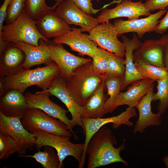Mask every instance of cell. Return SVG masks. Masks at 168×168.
Returning a JSON list of instances; mask_svg holds the SVG:
<instances>
[{
	"mask_svg": "<svg viewBox=\"0 0 168 168\" xmlns=\"http://www.w3.org/2000/svg\"><path fill=\"white\" fill-rule=\"evenodd\" d=\"M112 131L105 127L100 128L92 136L87 146V168H96L115 162H121L126 166L128 163L124 160L120 152L125 149V140L117 148Z\"/></svg>",
	"mask_w": 168,
	"mask_h": 168,
	"instance_id": "obj_1",
	"label": "cell"
},
{
	"mask_svg": "<svg viewBox=\"0 0 168 168\" xmlns=\"http://www.w3.org/2000/svg\"><path fill=\"white\" fill-rule=\"evenodd\" d=\"M60 73L58 67L54 61L43 67L23 68L13 75L4 77L5 88L7 91L16 89L23 94L27 88L36 85L44 91L52 86Z\"/></svg>",
	"mask_w": 168,
	"mask_h": 168,
	"instance_id": "obj_2",
	"label": "cell"
},
{
	"mask_svg": "<svg viewBox=\"0 0 168 168\" xmlns=\"http://www.w3.org/2000/svg\"><path fill=\"white\" fill-rule=\"evenodd\" d=\"M41 39L49 44L51 42L40 34L35 20L28 15L24 9L13 22L4 26L0 38V55L9 43L23 42L38 46Z\"/></svg>",
	"mask_w": 168,
	"mask_h": 168,
	"instance_id": "obj_3",
	"label": "cell"
},
{
	"mask_svg": "<svg viewBox=\"0 0 168 168\" xmlns=\"http://www.w3.org/2000/svg\"><path fill=\"white\" fill-rule=\"evenodd\" d=\"M92 60L77 68L65 81L66 85L76 101L84 106L89 97L105 80L103 76L93 70Z\"/></svg>",
	"mask_w": 168,
	"mask_h": 168,
	"instance_id": "obj_4",
	"label": "cell"
},
{
	"mask_svg": "<svg viewBox=\"0 0 168 168\" xmlns=\"http://www.w3.org/2000/svg\"><path fill=\"white\" fill-rule=\"evenodd\" d=\"M35 134V147L39 150L43 147L48 146L54 148L57 152L60 163L58 168L64 167L63 161L68 156L74 157L78 165L81 163L84 150V143L77 144L71 142L69 137L39 131Z\"/></svg>",
	"mask_w": 168,
	"mask_h": 168,
	"instance_id": "obj_5",
	"label": "cell"
},
{
	"mask_svg": "<svg viewBox=\"0 0 168 168\" xmlns=\"http://www.w3.org/2000/svg\"><path fill=\"white\" fill-rule=\"evenodd\" d=\"M42 110L29 108L22 118L21 122L25 128L30 132L41 131L48 133L70 138L72 133L67 128V125Z\"/></svg>",
	"mask_w": 168,
	"mask_h": 168,
	"instance_id": "obj_6",
	"label": "cell"
},
{
	"mask_svg": "<svg viewBox=\"0 0 168 168\" xmlns=\"http://www.w3.org/2000/svg\"><path fill=\"white\" fill-rule=\"evenodd\" d=\"M23 116H7L0 112V131L11 137L16 142L18 157L26 155L28 149L35 145V134L24 127L21 119Z\"/></svg>",
	"mask_w": 168,
	"mask_h": 168,
	"instance_id": "obj_7",
	"label": "cell"
},
{
	"mask_svg": "<svg viewBox=\"0 0 168 168\" xmlns=\"http://www.w3.org/2000/svg\"><path fill=\"white\" fill-rule=\"evenodd\" d=\"M136 116L135 108L128 106L124 111L114 116L95 119L82 117L83 129L85 135V140L84 143V150L82 163H84L85 162L86 149L93 135L100 128L105 125L110 123L112 124V127L114 129L118 128L123 124L132 127L133 123L129 121V119Z\"/></svg>",
	"mask_w": 168,
	"mask_h": 168,
	"instance_id": "obj_8",
	"label": "cell"
},
{
	"mask_svg": "<svg viewBox=\"0 0 168 168\" xmlns=\"http://www.w3.org/2000/svg\"><path fill=\"white\" fill-rule=\"evenodd\" d=\"M89 33V38L100 47L120 57L125 56L124 45L118 39L113 24L109 21L99 24Z\"/></svg>",
	"mask_w": 168,
	"mask_h": 168,
	"instance_id": "obj_9",
	"label": "cell"
},
{
	"mask_svg": "<svg viewBox=\"0 0 168 168\" xmlns=\"http://www.w3.org/2000/svg\"><path fill=\"white\" fill-rule=\"evenodd\" d=\"M43 91L56 96L66 105L72 117L70 124L67 126V128L72 132L75 139H77V137L72 129L75 126H80L83 128L81 116L82 106L76 101L67 87L65 81L59 75L50 87Z\"/></svg>",
	"mask_w": 168,
	"mask_h": 168,
	"instance_id": "obj_10",
	"label": "cell"
},
{
	"mask_svg": "<svg viewBox=\"0 0 168 168\" xmlns=\"http://www.w3.org/2000/svg\"><path fill=\"white\" fill-rule=\"evenodd\" d=\"M54 11L68 25L80 26L82 32H89L99 24L97 18L84 12L71 0L60 2Z\"/></svg>",
	"mask_w": 168,
	"mask_h": 168,
	"instance_id": "obj_11",
	"label": "cell"
},
{
	"mask_svg": "<svg viewBox=\"0 0 168 168\" xmlns=\"http://www.w3.org/2000/svg\"><path fill=\"white\" fill-rule=\"evenodd\" d=\"M150 12L141 1L122 0L113 8L103 9L97 18L99 24L121 17L132 20L138 19L141 16H148L151 14Z\"/></svg>",
	"mask_w": 168,
	"mask_h": 168,
	"instance_id": "obj_12",
	"label": "cell"
},
{
	"mask_svg": "<svg viewBox=\"0 0 168 168\" xmlns=\"http://www.w3.org/2000/svg\"><path fill=\"white\" fill-rule=\"evenodd\" d=\"M49 45L51 58L58 66L60 72L59 75L64 81L79 66L92 60L90 58L72 54L64 49L62 44H55L52 41Z\"/></svg>",
	"mask_w": 168,
	"mask_h": 168,
	"instance_id": "obj_13",
	"label": "cell"
},
{
	"mask_svg": "<svg viewBox=\"0 0 168 168\" xmlns=\"http://www.w3.org/2000/svg\"><path fill=\"white\" fill-rule=\"evenodd\" d=\"M166 9L160 10L144 18L128 20L117 19L113 24L118 35L133 32L137 33L138 38L141 39L145 33L155 31L159 23V20L166 14Z\"/></svg>",
	"mask_w": 168,
	"mask_h": 168,
	"instance_id": "obj_14",
	"label": "cell"
},
{
	"mask_svg": "<svg viewBox=\"0 0 168 168\" xmlns=\"http://www.w3.org/2000/svg\"><path fill=\"white\" fill-rule=\"evenodd\" d=\"M52 42L66 44L80 55H87L91 58L98 48L97 44L89 38L88 35L82 33L80 28H72L63 35L54 39Z\"/></svg>",
	"mask_w": 168,
	"mask_h": 168,
	"instance_id": "obj_15",
	"label": "cell"
},
{
	"mask_svg": "<svg viewBox=\"0 0 168 168\" xmlns=\"http://www.w3.org/2000/svg\"><path fill=\"white\" fill-rule=\"evenodd\" d=\"M50 94L42 91L34 94L27 92L24 95L29 109H40L48 114L62 121L67 126L71 122L66 116L68 111L49 99Z\"/></svg>",
	"mask_w": 168,
	"mask_h": 168,
	"instance_id": "obj_16",
	"label": "cell"
},
{
	"mask_svg": "<svg viewBox=\"0 0 168 168\" xmlns=\"http://www.w3.org/2000/svg\"><path fill=\"white\" fill-rule=\"evenodd\" d=\"M155 81L149 78L137 80L131 82L124 92H120L111 107L109 113L113 112L117 107L126 105L135 107L140 100L148 92Z\"/></svg>",
	"mask_w": 168,
	"mask_h": 168,
	"instance_id": "obj_17",
	"label": "cell"
},
{
	"mask_svg": "<svg viewBox=\"0 0 168 168\" xmlns=\"http://www.w3.org/2000/svg\"><path fill=\"white\" fill-rule=\"evenodd\" d=\"M154 91V84L135 107L138 110L139 117L134 126V133L138 132L143 133L148 126H159L161 124V114L158 112L154 114L152 111L151 103L153 101Z\"/></svg>",
	"mask_w": 168,
	"mask_h": 168,
	"instance_id": "obj_18",
	"label": "cell"
},
{
	"mask_svg": "<svg viewBox=\"0 0 168 168\" xmlns=\"http://www.w3.org/2000/svg\"><path fill=\"white\" fill-rule=\"evenodd\" d=\"M35 22L40 34L47 39L59 37L72 29L54 10L46 12Z\"/></svg>",
	"mask_w": 168,
	"mask_h": 168,
	"instance_id": "obj_19",
	"label": "cell"
},
{
	"mask_svg": "<svg viewBox=\"0 0 168 168\" xmlns=\"http://www.w3.org/2000/svg\"><path fill=\"white\" fill-rule=\"evenodd\" d=\"M25 55L23 68L29 69L33 66L44 64H48L53 61L50 57L49 44L41 39L39 45L35 46L23 42L15 44Z\"/></svg>",
	"mask_w": 168,
	"mask_h": 168,
	"instance_id": "obj_20",
	"label": "cell"
},
{
	"mask_svg": "<svg viewBox=\"0 0 168 168\" xmlns=\"http://www.w3.org/2000/svg\"><path fill=\"white\" fill-rule=\"evenodd\" d=\"M133 61H142L153 65L165 68L164 48L160 40L150 39L142 43L133 53Z\"/></svg>",
	"mask_w": 168,
	"mask_h": 168,
	"instance_id": "obj_21",
	"label": "cell"
},
{
	"mask_svg": "<svg viewBox=\"0 0 168 168\" xmlns=\"http://www.w3.org/2000/svg\"><path fill=\"white\" fill-rule=\"evenodd\" d=\"M0 56V77L12 76L23 69L25 55L15 44L9 43Z\"/></svg>",
	"mask_w": 168,
	"mask_h": 168,
	"instance_id": "obj_22",
	"label": "cell"
},
{
	"mask_svg": "<svg viewBox=\"0 0 168 168\" xmlns=\"http://www.w3.org/2000/svg\"><path fill=\"white\" fill-rule=\"evenodd\" d=\"M122 38L125 49V69L121 91L125 90L132 82L146 78L138 72L133 61V53L140 47L142 44L140 41L135 34H133L131 39L124 35L122 36Z\"/></svg>",
	"mask_w": 168,
	"mask_h": 168,
	"instance_id": "obj_23",
	"label": "cell"
},
{
	"mask_svg": "<svg viewBox=\"0 0 168 168\" xmlns=\"http://www.w3.org/2000/svg\"><path fill=\"white\" fill-rule=\"evenodd\" d=\"M29 108L23 94L16 89L8 90L0 97V112L7 116H23Z\"/></svg>",
	"mask_w": 168,
	"mask_h": 168,
	"instance_id": "obj_24",
	"label": "cell"
},
{
	"mask_svg": "<svg viewBox=\"0 0 168 168\" xmlns=\"http://www.w3.org/2000/svg\"><path fill=\"white\" fill-rule=\"evenodd\" d=\"M104 81L88 99L85 105L82 106L81 117L91 119L102 118L106 114L104 106L108 98L104 93Z\"/></svg>",
	"mask_w": 168,
	"mask_h": 168,
	"instance_id": "obj_25",
	"label": "cell"
},
{
	"mask_svg": "<svg viewBox=\"0 0 168 168\" xmlns=\"http://www.w3.org/2000/svg\"><path fill=\"white\" fill-rule=\"evenodd\" d=\"M43 151L38 150L32 155H23L19 157H32L40 163L44 168H58L60 163L57 154L54 152L53 148L46 146Z\"/></svg>",
	"mask_w": 168,
	"mask_h": 168,
	"instance_id": "obj_26",
	"label": "cell"
},
{
	"mask_svg": "<svg viewBox=\"0 0 168 168\" xmlns=\"http://www.w3.org/2000/svg\"><path fill=\"white\" fill-rule=\"evenodd\" d=\"M135 66L138 72L146 78L155 81L166 78L168 74L165 68H160L149 63L142 61H134Z\"/></svg>",
	"mask_w": 168,
	"mask_h": 168,
	"instance_id": "obj_27",
	"label": "cell"
},
{
	"mask_svg": "<svg viewBox=\"0 0 168 168\" xmlns=\"http://www.w3.org/2000/svg\"><path fill=\"white\" fill-rule=\"evenodd\" d=\"M124 77H106L104 83L107 90L109 97L106 100L104 106L105 114L109 113L111 106L114 103L120 92Z\"/></svg>",
	"mask_w": 168,
	"mask_h": 168,
	"instance_id": "obj_28",
	"label": "cell"
},
{
	"mask_svg": "<svg viewBox=\"0 0 168 168\" xmlns=\"http://www.w3.org/2000/svg\"><path fill=\"white\" fill-rule=\"evenodd\" d=\"M58 3L53 6L47 5L45 0H26L25 10L33 19L36 20L46 12L54 10Z\"/></svg>",
	"mask_w": 168,
	"mask_h": 168,
	"instance_id": "obj_29",
	"label": "cell"
},
{
	"mask_svg": "<svg viewBox=\"0 0 168 168\" xmlns=\"http://www.w3.org/2000/svg\"><path fill=\"white\" fill-rule=\"evenodd\" d=\"M111 52L100 47L98 49L91 58L92 67L95 72L103 76L107 72Z\"/></svg>",
	"mask_w": 168,
	"mask_h": 168,
	"instance_id": "obj_30",
	"label": "cell"
},
{
	"mask_svg": "<svg viewBox=\"0 0 168 168\" xmlns=\"http://www.w3.org/2000/svg\"><path fill=\"white\" fill-rule=\"evenodd\" d=\"M156 81L157 91L154 93L153 101L159 100L157 106L158 112L162 114L168 108V74L165 79Z\"/></svg>",
	"mask_w": 168,
	"mask_h": 168,
	"instance_id": "obj_31",
	"label": "cell"
},
{
	"mask_svg": "<svg viewBox=\"0 0 168 168\" xmlns=\"http://www.w3.org/2000/svg\"><path fill=\"white\" fill-rule=\"evenodd\" d=\"M125 69V59L111 53L107 70L103 76L105 78L110 77H124Z\"/></svg>",
	"mask_w": 168,
	"mask_h": 168,
	"instance_id": "obj_32",
	"label": "cell"
},
{
	"mask_svg": "<svg viewBox=\"0 0 168 168\" xmlns=\"http://www.w3.org/2000/svg\"><path fill=\"white\" fill-rule=\"evenodd\" d=\"M17 152L15 141L9 135L0 131V159H7L13 153Z\"/></svg>",
	"mask_w": 168,
	"mask_h": 168,
	"instance_id": "obj_33",
	"label": "cell"
},
{
	"mask_svg": "<svg viewBox=\"0 0 168 168\" xmlns=\"http://www.w3.org/2000/svg\"><path fill=\"white\" fill-rule=\"evenodd\" d=\"M26 0H11L7 11L5 21L6 24L13 22L21 14L25 9Z\"/></svg>",
	"mask_w": 168,
	"mask_h": 168,
	"instance_id": "obj_34",
	"label": "cell"
},
{
	"mask_svg": "<svg viewBox=\"0 0 168 168\" xmlns=\"http://www.w3.org/2000/svg\"><path fill=\"white\" fill-rule=\"evenodd\" d=\"M84 12L91 15L96 13L97 10L94 9L91 1L93 0H71Z\"/></svg>",
	"mask_w": 168,
	"mask_h": 168,
	"instance_id": "obj_35",
	"label": "cell"
},
{
	"mask_svg": "<svg viewBox=\"0 0 168 168\" xmlns=\"http://www.w3.org/2000/svg\"><path fill=\"white\" fill-rule=\"evenodd\" d=\"M144 4L151 12L164 10L168 7V0H148Z\"/></svg>",
	"mask_w": 168,
	"mask_h": 168,
	"instance_id": "obj_36",
	"label": "cell"
},
{
	"mask_svg": "<svg viewBox=\"0 0 168 168\" xmlns=\"http://www.w3.org/2000/svg\"><path fill=\"white\" fill-rule=\"evenodd\" d=\"M11 1V0H4L0 8V38L2 35L3 23L6 20L7 8Z\"/></svg>",
	"mask_w": 168,
	"mask_h": 168,
	"instance_id": "obj_37",
	"label": "cell"
},
{
	"mask_svg": "<svg viewBox=\"0 0 168 168\" xmlns=\"http://www.w3.org/2000/svg\"><path fill=\"white\" fill-rule=\"evenodd\" d=\"M165 15L159 21L155 31L158 34H162L166 32L168 29V7Z\"/></svg>",
	"mask_w": 168,
	"mask_h": 168,
	"instance_id": "obj_38",
	"label": "cell"
},
{
	"mask_svg": "<svg viewBox=\"0 0 168 168\" xmlns=\"http://www.w3.org/2000/svg\"><path fill=\"white\" fill-rule=\"evenodd\" d=\"M160 40L161 41L163 46L165 68L168 71V33L163 35Z\"/></svg>",
	"mask_w": 168,
	"mask_h": 168,
	"instance_id": "obj_39",
	"label": "cell"
},
{
	"mask_svg": "<svg viewBox=\"0 0 168 168\" xmlns=\"http://www.w3.org/2000/svg\"><path fill=\"white\" fill-rule=\"evenodd\" d=\"M7 91L5 88L4 77H0V96L4 95Z\"/></svg>",
	"mask_w": 168,
	"mask_h": 168,
	"instance_id": "obj_40",
	"label": "cell"
},
{
	"mask_svg": "<svg viewBox=\"0 0 168 168\" xmlns=\"http://www.w3.org/2000/svg\"><path fill=\"white\" fill-rule=\"evenodd\" d=\"M162 161L164 163L166 167L168 168V155L163 157L162 158Z\"/></svg>",
	"mask_w": 168,
	"mask_h": 168,
	"instance_id": "obj_41",
	"label": "cell"
},
{
	"mask_svg": "<svg viewBox=\"0 0 168 168\" xmlns=\"http://www.w3.org/2000/svg\"><path fill=\"white\" fill-rule=\"evenodd\" d=\"M122 0H116V1L115 0L114 1H113L112 2H111L110 3V4H107V5H106V6H108L112 4H114V3H119L121 2Z\"/></svg>",
	"mask_w": 168,
	"mask_h": 168,
	"instance_id": "obj_42",
	"label": "cell"
},
{
	"mask_svg": "<svg viewBox=\"0 0 168 168\" xmlns=\"http://www.w3.org/2000/svg\"><path fill=\"white\" fill-rule=\"evenodd\" d=\"M55 2H56V3H59L60 2L63 0H53Z\"/></svg>",
	"mask_w": 168,
	"mask_h": 168,
	"instance_id": "obj_43",
	"label": "cell"
},
{
	"mask_svg": "<svg viewBox=\"0 0 168 168\" xmlns=\"http://www.w3.org/2000/svg\"><path fill=\"white\" fill-rule=\"evenodd\" d=\"M95 0L97 2H99L100 1V0Z\"/></svg>",
	"mask_w": 168,
	"mask_h": 168,
	"instance_id": "obj_44",
	"label": "cell"
},
{
	"mask_svg": "<svg viewBox=\"0 0 168 168\" xmlns=\"http://www.w3.org/2000/svg\"><path fill=\"white\" fill-rule=\"evenodd\" d=\"M144 0V1H146H146H147L148 0Z\"/></svg>",
	"mask_w": 168,
	"mask_h": 168,
	"instance_id": "obj_45",
	"label": "cell"
}]
</instances>
